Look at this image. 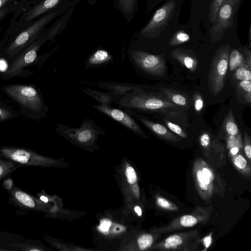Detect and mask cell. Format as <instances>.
I'll list each match as a JSON object with an SVG mask.
<instances>
[{"instance_id":"7dc6e473","label":"cell","mask_w":251,"mask_h":251,"mask_svg":"<svg viewBox=\"0 0 251 251\" xmlns=\"http://www.w3.org/2000/svg\"><path fill=\"white\" fill-rule=\"evenodd\" d=\"M242 0H234L235 8L237 9Z\"/></svg>"},{"instance_id":"d6a6232c","label":"cell","mask_w":251,"mask_h":251,"mask_svg":"<svg viewBox=\"0 0 251 251\" xmlns=\"http://www.w3.org/2000/svg\"><path fill=\"white\" fill-rule=\"evenodd\" d=\"M10 246L17 248L20 250L24 251H40L42 250L38 246L28 244H16L11 245Z\"/></svg>"},{"instance_id":"7c38bea8","label":"cell","mask_w":251,"mask_h":251,"mask_svg":"<svg viewBox=\"0 0 251 251\" xmlns=\"http://www.w3.org/2000/svg\"><path fill=\"white\" fill-rule=\"evenodd\" d=\"M235 8L234 0H224L217 14L216 20L209 30L212 42L221 39L225 32L232 26Z\"/></svg>"},{"instance_id":"4316f807","label":"cell","mask_w":251,"mask_h":251,"mask_svg":"<svg viewBox=\"0 0 251 251\" xmlns=\"http://www.w3.org/2000/svg\"><path fill=\"white\" fill-rule=\"evenodd\" d=\"M19 167L20 165L12 161L0 159V180Z\"/></svg>"},{"instance_id":"f35d334b","label":"cell","mask_w":251,"mask_h":251,"mask_svg":"<svg viewBox=\"0 0 251 251\" xmlns=\"http://www.w3.org/2000/svg\"><path fill=\"white\" fill-rule=\"evenodd\" d=\"M212 232L210 233L208 235L204 237L202 239H201V242L203 243L205 247L203 251H206L211 244Z\"/></svg>"},{"instance_id":"b9f144b4","label":"cell","mask_w":251,"mask_h":251,"mask_svg":"<svg viewBox=\"0 0 251 251\" xmlns=\"http://www.w3.org/2000/svg\"><path fill=\"white\" fill-rule=\"evenodd\" d=\"M15 0H0V9Z\"/></svg>"},{"instance_id":"f6af8a7d","label":"cell","mask_w":251,"mask_h":251,"mask_svg":"<svg viewBox=\"0 0 251 251\" xmlns=\"http://www.w3.org/2000/svg\"><path fill=\"white\" fill-rule=\"evenodd\" d=\"M7 64L5 60H0V70L3 71L6 69L7 68Z\"/></svg>"},{"instance_id":"ba28073f","label":"cell","mask_w":251,"mask_h":251,"mask_svg":"<svg viewBox=\"0 0 251 251\" xmlns=\"http://www.w3.org/2000/svg\"><path fill=\"white\" fill-rule=\"evenodd\" d=\"M212 210L211 205L208 207L197 206L191 213L176 218L168 225L153 229L152 232L162 234L193 227L199 224H205L208 221Z\"/></svg>"},{"instance_id":"44dd1931","label":"cell","mask_w":251,"mask_h":251,"mask_svg":"<svg viewBox=\"0 0 251 251\" xmlns=\"http://www.w3.org/2000/svg\"><path fill=\"white\" fill-rule=\"evenodd\" d=\"M159 89L164 96L174 104L180 107L186 108L188 107L187 100L184 95L166 88H160Z\"/></svg>"},{"instance_id":"5b68a950","label":"cell","mask_w":251,"mask_h":251,"mask_svg":"<svg viewBox=\"0 0 251 251\" xmlns=\"http://www.w3.org/2000/svg\"><path fill=\"white\" fill-rule=\"evenodd\" d=\"M230 46L226 44L220 47L216 51L212 60L208 82L209 89L214 95L223 89L228 69V58Z\"/></svg>"},{"instance_id":"2e32d148","label":"cell","mask_w":251,"mask_h":251,"mask_svg":"<svg viewBox=\"0 0 251 251\" xmlns=\"http://www.w3.org/2000/svg\"><path fill=\"white\" fill-rule=\"evenodd\" d=\"M112 55L107 50L98 49L94 50L88 57L85 69L96 68L106 65L113 60Z\"/></svg>"},{"instance_id":"f546056e","label":"cell","mask_w":251,"mask_h":251,"mask_svg":"<svg viewBox=\"0 0 251 251\" xmlns=\"http://www.w3.org/2000/svg\"><path fill=\"white\" fill-rule=\"evenodd\" d=\"M155 201L156 204L162 209L171 211L179 210V208L177 205L161 196L156 197Z\"/></svg>"},{"instance_id":"ab89813d","label":"cell","mask_w":251,"mask_h":251,"mask_svg":"<svg viewBox=\"0 0 251 251\" xmlns=\"http://www.w3.org/2000/svg\"><path fill=\"white\" fill-rule=\"evenodd\" d=\"M11 117V114L9 111L0 108V121L5 120Z\"/></svg>"},{"instance_id":"83f0119b","label":"cell","mask_w":251,"mask_h":251,"mask_svg":"<svg viewBox=\"0 0 251 251\" xmlns=\"http://www.w3.org/2000/svg\"><path fill=\"white\" fill-rule=\"evenodd\" d=\"M190 40V36L185 31L182 30L176 32L170 38L169 44L175 46L183 44Z\"/></svg>"},{"instance_id":"ee69618b","label":"cell","mask_w":251,"mask_h":251,"mask_svg":"<svg viewBox=\"0 0 251 251\" xmlns=\"http://www.w3.org/2000/svg\"><path fill=\"white\" fill-rule=\"evenodd\" d=\"M229 152L231 156H234L238 153L239 148L236 146L232 147L230 148Z\"/></svg>"},{"instance_id":"7bdbcfd3","label":"cell","mask_w":251,"mask_h":251,"mask_svg":"<svg viewBox=\"0 0 251 251\" xmlns=\"http://www.w3.org/2000/svg\"><path fill=\"white\" fill-rule=\"evenodd\" d=\"M41 0H26L25 3V6H29L34 5Z\"/></svg>"},{"instance_id":"4dcf8cb0","label":"cell","mask_w":251,"mask_h":251,"mask_svg":"<svg viewBox=\"0 0 251 251\" xmlns=\"http://www.w3.org/2000/svg\"><path fill=\"white\" fill-rule=\"evenodd\" d=\"M224 0H212L209 8V19L212 23H214L216 18L218 10Z\"/></svg>"},{"instance_id":"6da1fadb","label":"cell","mask_w":251,"mask_h":251,"mask_svg":"<svg viewBox=\"0 0 251 251\" xmlns=\"http://www.w3.org/2000/svg\"><path fill=\"white\" fill-rule=\"evenodd\" d=\"M115 102L121 109H131L135 112L161 113L173 117L181 114L182 112L180 107L165 96L145 91L142 88L123 96Z\"/></svg>"},{"instance_id":"1f68e13d","label":"cell","mask_w":251,"mask_h":251,"mask_svg":"<svg viewBox=\"0 0 251 251\" xmlns=\"http://www.w3.org/2000/svg\"><path fill=\"white\" fill-rule=\"evenodd\" d=\"M165 122L166 125H167L168 128L173 133L176 134L179 136L183 138H186L187 135L185 132L183 130L181 127H180L177 125L172 123L168 120H165Z\"/></svg>"},{"instance_id":"e575fe53","label":"cell","mask_w":251,"mask_h":251,"mask_svg":"<svg viewBox=\"0 0 251 251\" xmlns=\"http://www.w3.org/2000/svg\"><path fill=\"white\" fill-rule=\"evenodd\" d=\"M194 108L197 112H200L203 109L204 106L203 100L200 94L196 93L194 96Z\"/></svg>"},{"instance_id":"ffe728a7","label":"cell","mask_w":251,"mask_h":251,"mask_svg":"<svg viewBox=\"0 0 251 251\" xmlns=\"http://www.w3.org/2000/svg\"><path fill=\"white\" fill-rule=\"evenodd\" d=\"M244 64H247L245 49L243 51L237 49H233L230 51L228 58V69L230 72L235 71Z\"/></svg>"},{"instance_id":"8992f818","label":"cell","mask_w":251,"mask_h":251,"mask_svg":"<svg viewBox=\"0 0 251 251\" xmlns=\"http://www.w3.org/2000/svg\"><path fill=\"white\" fill-rule=\"evenodd\" d=\"M201 243L199 232L194 229L172 234L151 248L152 250L161 251H196L199 250Z\"/></svg>"},{"instance_id":"d4e9b609","label":"cell","mask_w":251,"mask_h":251,"mask_svg":"<svg viewBox=\"0 0 251 251\" xmlns=\"http://www.w3.org/2000/svg\"><path fill=\"white\" fill-rule=\"evenodd\" d=\"M251 67L244 64L236 69L233 75L236 81L251 80Z\"/></svg>"},{"instance_id":"8fae6325","label":"cell","mask_w":251,"mask_h":251,"mask_svg":"<svg viewBox=\"0 0 251 251\" xmlns=\"http://www.w3.org/2000/svg\"><path fill=\"white\" fill-rule=\"evenodd\" d=\"M6 93L22 105L34 112H39L43 101L37 91L32 87L23 85H9L4 88Z\"/></svg>"},{"instance_id":"9c48e42d","label":"cell","mask_w":251,"mask_h":251,"mask_svg":"<svg viewBox=\"0 0 251 251\" xmlns=\"http://www.w3.org/2000/svg\"><path fill=\"white\" fill-rule=\"evenodd\" d=\"M175 7L174 0L165 3L155 11L148 23L141 29L139 35L148 39L159 36L173 17Z\"/></svg>"},{"instance_id":"e0dca14e","label":"cell","mask_w":251,"mask_h":251,"mask_svg":"<svg viewBox=\"0 0 251 251\" xmlns=\"http://www.w3.org/2000/svg\"><path fill=\"white\" fill-rule=\"evenodd\" d=\"M171 55L191 72H194L197 68V60L187 50L180 48L175 49L172 50Z\"/></svg>"},{"instance_id":"74e56055","label":"cell","mask_w":251,"mask_h":251,"mask_svg":"<svg viewBox=\"0 0 251 251\" xmlns=\"http://www.w3.org/2000/svg\"><path fill=\"white\" fill-rule=\"evenodd\" d=\"M111 225V222L108 219H103L100 221L99 229L102 232H107Z\"/></svg>"},{"instance_id":"603a6c76","label":"cell","mask_w":251,"mask_h":251,"mask_svg":"<svg viewBox=\"0 0 251 251\" xmlns=\"http://www.w3.org/2000/svg\"><path fill=\"white\" fill-rule=\"evenodd\" d=\"M232 157V161L236 169L244 175L248 174L250 176L251 167L246 159L242 154L238 153Z\"/></svg>"},{"instance_id":"f1b7e54d","label":"cell","mask_w":251,"mask_h":251,"mask_svg":"<svg viewBox=\"0 0 251 251\" xmlns=\"http://www.w3.org/2000/svg\"><path fill=\"white\" fill-rule=\"evenodd\" d=\"M158 233L142 234L138 238L137 243L140 250H145L151 247L155 239L154 236Z\"/></svg>"},{"instance_id":"8d00e7d4","label":"cell","mask_w":251,"mask_h":251,"mask_svg":"<svg viewBox=\"0 0 251 251\" xmlns=\"http://www.w3.org/2000/svg\"><path fill=\"white\" fill-rule=\"evenodd\" d=\"M211 139L209 134L207 132L202 133L200 137V143L203 148H207L210 145Z\"/></svg>"},{"instance_id":"4fadbf2b","label":"cell","mask_w":251,"mask_h":251,"mask_svg":"<svg viewBox=\"0 0 251 251\" xmlns=\"http://www.w3.org/2000/svg\"><path fill=\"white\" fill-rule=\"evenodd\" d=\"M0 156L21 166L44 165L45 158L36 152L20 148L4 147L0 149Z\"/></svg>"},{"instance_id":"60d3db41","label":"cell","mask_w":251,"mask_h":251,"mask_svg":"<svg viewBox=\"0 0 251 251\" xmlns=\"http://www.w3.org/2000/svg\"><path fill=\"white\" fill-rule=\"evenodd\" d=\"M72 3L75 5L81 0H71ZM98 0H86L87 2L91 5H94Z\"/></svg>"},{"instance_id":"cb8c5ba5","label":"cell","mask_w":251,"mask_h":251,"mask_svg":"<svg viewBox=\"0 0 251 251\" xmlns=\"http://www.w3.org/2000/svg\"><path fill=\"white\" fill-rule=\"evenodd\" d=\"M224 129L230 136H235L239 133V129L235 123L232 111L230 110L224 123Z\"/></svg>"},{"instance_id":"484cf974","label":"cell","mask_w":251,"mask_h":251,"mask_svg":"<svg viewBox=\"0 0 251 251\" xmlns=\"http://www.w3.org/2000/svg\"><path fill=\"white\" fill-rule=\"evenodd\" d=\"M25 0L14 1L0 9V22L4 20L9 14L14 13L17 9L21 7Z\"/></svg>"},{"instance_id":"30bf717a","label":"cell","mask_w":251,"mask_h":251,"mask_svg":"<svg viewBox=\"0 0 251 251\" xmlns=\"http://www.w3.org/2000/svg\"><path fill=\"white\" fill-rule=\"evenodd\" d=\"M57 130L63 136L83 144L93 142L98 135L105 133L92 120L88 118L83 120L78 127L58 124Z\"/></svg>"},{"instance_id":"5bb4252c","label":"cell","mask_w":251,"mask_h":251,"mask_svg":"<svg viewBox=\"0 0 251 251\" xmlns=\"http://www.w3.org/2000/svg\"><path fill=\"white\" fill-rule=\"evenodd\" d=\"M93 107L135 133L143 137L146 136V134L133 117L125 110L113 107L111 105L101 104L94 105Z\"/></svg>"},{"instance_id":"d6986e66","label":"cell","mask_w":251,"mask_h":251,"mask_svg":"<svg viewBox=\"0 0 251 251\" xmlns=\"http://www.w3.org/2000/svg\"><path fill=\"white\" fill-rule=\"evenodd\" d=\"M137 4L138 0H116L115 6L129 23L134 18Z\"/></svg>"},{"instance_id":"52a82bcc","label":"cell","mask_w":251,"mask_h":251,"mask_svg":"<svg viewBox=\"0 0 251 251\" xmlns=\"http://www.w3.org/2000/svg\"><path fill=\"white\" fill-rule=\"evenodd\" d=\"M127 54L135 67L143 72L156 76L165 75L166 66L163 55L153 54L132 47L129 48Z\"/></svg>"},{"instance_id":"c3c4849f","label":"cell","mask_w":251,"mask_h":251,"mask_svg":"<svg viewBox=\"0 0 251 251\" xmlns=\"http://www.w3.org/2000/svg\"><path fill=\"white\" fill-rule=\"evenodd\" d=\"M9 250H6V249H2V248H0V251H9Z\"/></svg>"},{"instance_id":"7a4b0ae2","label":"cell","mask_w":251,"mask_h":251,"mask_svg":"<svg viewBox=\"0 0 251 251\" xmlns=\"http://www.w3.org/2000/svg\"><path fill=\"white\" fill-rule=\"evenodd\" d=\"M192 170L196 189L203 201L208 203L216 196L223 197L225 180L211 164L197 158L193 162Z\"/></svg>"},{"instance_id":"d590c367","label":"cell","mask_w":251,"mask_h":251,"mask_svg":"<svg viewBox=\"0 0 251 251\" xmlns=\"http://www.w3.org/2000/svg\"><path fill=\"white\" fill-rule=\"evenodd\" d=\"M126 175L127 178V181L129 183L133 184L136 182L137 176L136 173L132 167H128L126 168Z\"/></svg>"},{"instance_id":"836d02e7","label":"cell","mask_w":251,"mask_h":251,"mask_svg":"<svg viewBox=\"0 0 251 251\" xmlns=\"http://www.w3.org/2000/svg\"><path fill=\"white\" fill-rule=\"evenodd\" d=\"M244 151L245 154L248 158L250 163L251 160V142L249 135L245 132L244 135Z\"/></svg>"},{"instance_id":"ac0fdd59","label":"cell","mask_w":251,"mask_h":251,"mask_svg":"<svg viewBox=\"0 0 251 251\" xmlns=\"http://www.w3.org/2000/svg\"><path fill=\"white\" fill-rule=\"evenodd\" d=\"M82 92L94 98L100 104L108 105H111L112 103L123 96L111 91L109 92H102L90 88L84 89Z\"/></svg>"},{"instance_id":"7402d4cb","label":"cell","mask_w":251,"mask_h":251,"mask_svg":"<svg viewBox=\"0 0 251 251\" xmlns=\"http://www.w3.org/2000/svg\"><path fill=\"white\" fill-rule=\"evenodd\" d=\"M236 90L238 95L247 103L251 102V81H237Z\"/></svg>"},{"instance_id":"3957f363","label":"cell","mask_w":251,"mask_h":251,"mask_svg":"<svg viewBox=\"0 0 251 251\" xmlns=\"http://www.w3.org/2000/svg\"><path fill=\"white\" fill-rule=\"evenodd\" d=\"M75 6L71 0H68L37 19L12 37V41L5 50L6 54L11 57L19 53L37 37L47 25L70 8Z\"/></svg>"},{"instance_id":"277c9868","label":"cell","mask_w":251,"mask_h":251,"mask_svg":"<svg viewBox=\"0 0 251 251\" xmlns=\"http://www.w3.org/2000/svg\"><path fill=\"white\" fill-rule=\"evenodd\" d=\"M68 0H41L34 5L25 6V3L14 12V16L6 31L7 37H14L33 21Z\"/></svg>"},{"instance_id":"9a60e30c","label":"cell","mask_w":251,"mask_h":251,"mask_svg":"<svg viewBox=\"0 0 251 251\" xmlns=\"http://www.w3.org/2000/svg\"><path fill=\"white\" fill-rule=\"evenodd\" d=\"M122 109L125 110L133 118L139 121L147 128L160 138L171 142H177L180 140V138L178 136L176 135L174 133L171 131L170 129H168L163 125L152 122L131 109Z\"/></svg>"},{"instance_id":"bcb514c9","label":"cell","mask_w":251,"mask_h":251,"mask_svg":"<svg viewBox=\"0 0 251 251\" xmlns=\"http://www.w3.org/2000/svg\"><path fill=\"white\" fill-rule=\"evenodd\" d=\"M135 211L137 213L139 216H141L142 215V210L140 207L135 206L134 208Z\"/></svg>"}]
</instances>
